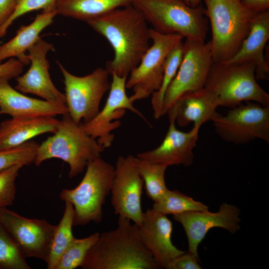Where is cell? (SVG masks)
Listing matches in <instances>:
<instances>
[{"mask_svg":"<svg viewBox=\"0 0 269 269\" xmlns=\"http://www.w3.org/2000/svg\"><path fill=\"white\" fill-rule=\"evenodd\" d=\"M64 78L66 105L68 115L77 124L86 123L100 111L101 100L110 90V74L106 69L97 68L91 73L78 76L69 72L57 61Z\"/></svg>","mask_w":269,"mask_h":269,"instance_id":"ba28073f","label":"cell"},{"mask_svg":"<svg viewBox=\"0 0 269 269\" xmlns=\"http://www.w3.org/2000/svg\"><path fill=\"white\" fill-rule=\"evenodd\" d=\"M59 120L53 117L11 118L0 124V150L18 146L33 137L53 134Z\"/></svg>","mask_w":269,"mask_h":269,"instance_id":"7402d4cb","label":"cell"},{"mask_svg":"<svg viewBox=\"0 0 269 269\" xmlns=\"http://www.w3.org/2000/svg\"><path fill=\"white\" fill-rule=\"evenodd\" d=\"M64 213L56 229L51 242L48 259L45 262L48 269H55L57 263L75 237L72 232L74 226V209L69 201H65Z\"/></svg>","mask_w":269,"mask_h":269,"instance_id":"d4e9b609","label":"cell"},{"mask_svg":"<svg viewBox=\"0 0 269 269\" xmlns=\"http://www.w3.org/2000/svg\"><path fill=\"white\" fill-rule=\"evenodd\" d=\"M105 149L84 131L81 123L76 124L67 114L53 135L39 144L34 163L39 166L48 159H61L69 165V177L72 178L81 174L89 161L101 157Z\"/></svg>","mask_w":269,"mask_h":269,"instance_id":"3957f363","label":"cell"},{"mask_svg":"<svg viewBox=\"0 0 269 269\" xmlns=\"http://www.w3.org/2000/svg\"><path fill=\"white\" fill-rule=\"evenodd\" d=\"M199 261V257L185 252L171 263L168 269H201Z\"/></svg>","mask_w":269,"mask_h":269,"instance_id":"836d02e7","label":"cell"},{"mask_svg":"<svg viewBox=\"0 0 269 269\" xmlns=\"http://www.w3.org/2000/svg\"><path fill=\"white\" fill-rule=\"evenodd\" d=\"M269 39V9L254 16L249 33L236 53L227 63H252L256 66L257 80L269 79V64L265 49Z\"/></svg>","mask_w":269,"mask_h":269,"instance_id":"d6986e66","label":"cell"},{"mask_svg":"<svg viewBox=\"0 0 269 269\" xmlns=\"http://www.w3.org/2000/svg\"><path fill=\"white\" fill-rule=\"evenodd\" d=\"M240 210L234 205L222 203L217 212L207 210L186 212L173 215L186 233L188 252L198 257V247L208 231L214 228H221L235 234L240 229Z\"/></svg>","mask_w":269,"mask_h":269,"instance_id":"2e32d148","label":"cell"},{"mask_svg":"<svg viewBox=\"0 0 269 269\" xmlns=\"http://www.w3.org/2000/svg\"><path fill=\"white\" fill-rule=\"evenodd\" d=\"M39 144L30 140L17 147L0 150V173L16 164L34 163Z\"/></svg>","mask_w":269,"mask_h":269,"instance_id":"4dcf8cb0","label":"cell"},{"mask_svg":"<svg viewBox=\"0 0 269 269\" xmlns=\"http://www.w3.org/2000/svg\"><path fill=\"white\" fill-rule=\"evenodd\" d=\"M54 45L39 39L27 51L30 63L27 71L16 77L15 89L23 94L39 96L49 102L66 106L64 93L59 91L51 80L47 55L54 50Z\"/></svg>","mask_w":269,"mask_h":269,"instance_id":"9a60e30c","label":"cell"},{"mask_svg":"<svg viewBox=\"0 0 269 269\" xmlns=\"http://www.w3.org/2000/svg\"><path fill=\"white\" fill-rule=\"evenodd\" d=\"M212 63L210 41L205 43L186 39L183 42L182 61L165 93L163 102L164 115L182 95L204 88Z\"/></svg>","mask_w":269,"mask_h":269,"instance_id":"8fae6325","label":"cell"},{"mask_svg":"<svg viewBox=\"0 0 269 269\" xmlns=\"http://www.w3.org/2000/svg\"><path fill=\"white\" fill-rule=\"evenodd\" d=\"M212 122L215 133L226 141L239 145L260 139L269 143V106L246 102Z\"/></svg>","mask_w":269,"mask_h":269,"instance_id":"30bf717a","label":"cell"},{"mask_svg":"<svg viewBox=\"0 0 269 269\" xmlns=\"http://www.w3.org/2000/svg\"><path fill=\"white\" fill-rule=\"evenodd\" d=\"M208 208L205 204L176 190H168L162 198L154 202L152 208L166 216L189 211H205Z\"/></svg>","mask_w":269,"mask_h":269,"instance_id":"83f0119b","label":"cell"},{"mask_svg":"<svg viewBox=\"0 0 269 269\" xmlns=\"http://www.w3.org/2000/svg\"><path fill=\"white\" fill-rule=\"evenodd\" d=\"M23 166L16 164L0 173V208L13 204L16 194L15 180Z\"/></svg>","mask_w":269,"mask_h":269,"instance_id":"1f68e13d","label":"cell"},{"mask_svg":"<svg viewBox=\"0 0 269 269\" xmlns=\"http://www.w3.org/2000/svg\"><path fill=\"white\" fill-rule=\"evenodd\" d=\"M7 77L0 78V115L11 118L53 117L68 114L66 106L28 97L12 88Z\"/></svg>","mask_w":269,"mask_h":269,"instance_id":"44dd1931","label":"cell"},{"mask_svg":"<svg viewBox=\"0 0 269 269\" xmlns=\"http://www.w3.org/2000/svg\"><path fill=\"white\" fill-rule=\"evenodd\" d=\"M153 29L162 34H179L186 39L205 41L208 19L201 3L193 7L184 0H134Z\"/></svg>","mask_w":269,"mask_h":269,"instance_id":"5b68a950","label":"cell"},{"mask_svg":"<svg viewBox=\"0 0 269 269\" xmlns=\"http://www.w3.org/2000/svg\"><path fill=\"white\" fill-rule=\"evenodd\" d=\"M100 233L74 238L60 258L55 269H74L80 267L87 253L98 240Z\"/></svg>","mask_w":269,"mask_h":269,"instance_id":"f1b7e54d","label":"cell"},{"mask_svg":"<svg viewBox=\"0 0 269 269\" xmlns=\"http://www.w3.org/2000/svg\"><path fill=\"white\" fill-rule=\"evenodd\" d=\"M149 35L152 44L126 81V88H132L134 91L130 97L133 103L149 97L159 89L166 58L172 48L184 38L179 34H162L152 28H149Z\"/></svg>","mask_w":269,"mask_h":269,"instance_id":"9c48e42d","label":"cell"},{"mask_svg":"<svg viewBox=\"0 0 269 269\" xmlns=\"http://www.w3.org/2000/svg\"><path fill=\"white\" fill-rule=\"evenodd\" d=\"M118 216L117 227L100 233L87 253L82 269H157L160 267L142 244L138 226Z\"/></svg>","mask_w":269,"mask_h":269,"instance_id":"7a4b0ae2","label":"cell"},{"mask_svg":"<svg viewBox=\"0 0 269 269\" xmlns=\"http://www.w3.org/2000/svg\"><path fill=\"white\" fill-rule=\"evenodd\" d=\"M57 0H16L15 10L9 19L0 27V38L6 34L13 22L21 16L32 11L55 8Z\"/></svg>","mask_w":269,"mask_h":269,"instance_id":"d6a6232c","label":"cell"},{"mask_svg":"<svg viewBox=\"0 0 269 269\" xmlns=\"http://www.w3.org/2000/svg\"><path fill=\"white\" fill-rule=\"evenodd\" d=\"M112 46L114 58L106 63L110 75L128 77L149 47L147 22L133 4L115 9L87 22Z\"/></svg>","mask_w":269,"mask_h":269,"instance_id":"6da1fadb","label":"cell"},{"mask_svg":"<svg viewBox=\"0 0 269 269\" xmlns=\"http://www.w3.org/2000/svg\"><path fill=\"white\" fill-rule=\"evenodd\" d=\"M25 259L0 223V269H30Z\"/></svg>","mask_w":269,"mask_h":269,"instance_id":"f546056e","label":"cell"},{"mask_svg":"<svg viewBox=\"0 0 269 269\" xmlns=\"http://www.w3.org/2000/svg\"><path fill=\"white\" fill-rule=\"evenodd\" d=\"M248 10L257 14L269 10V0H240Z\"/></svg>","mask_w":269,"mask_h":269,"instance_id":"8d00e7d4","label":"cell"},{"mask_svg":"<svg viewBox=\"0 0 269 269\" xmlns=\"http://www.w3.org/2000/svg\"><path fill=\"white\" fill-rule=\"evenodd\" d=\"M85 175L73 189H62L61 200L72 203L74 209V226L90 222L100 223L103 218V207L110 193L115 167L101 157L89 161Z\"/></svg>","mask_w":269,"mask_h":269,"instance_id":"8992f818","label":"cell"},{"mask_svg":"<svg viewBox=\"0 0 269 269\" xmlns=\"http://www.w3.org/2000/svg\"><path fill=\"white\" fill-rule=\"evenodd\" d=\"M216 96L212 91L203 88L188 92L180 96L167 110L168 118H174L178 126L185 127L193 123L200 128L220 114Z\"/></svg>","mask_w":269,"mask_h":269,"instance_id":"ffe728a7","label":"cell"},{"mask_svg":"<svg viewBox=\"0 0 269 269\" xmlns=\"http://www.w3.org/2000/svg\"><path fill=\"white\" fill-rule=\"evenodd\" d=\"M183 42L175 45L168 54L164 63L163 76L159 89L151 95V105L154 117L159 119L164 116L163 102L165 93L174 78L182 61Z\"/></svg>","mask_w":269,"mask_h":269,"instance_id":"4316f807","label":"cell"},{"mask_svg":"<svg viewBox=\"0 0 269 269\" xmlns=\"http://www.w3.org/2000/svg\"><path fill=\"white\" fill-rule=\"evenodd\" d=\"M138 228L142 244L160 268L168 269L171 263L185 252L173 245L172 223L166 215L149 208L143 212Z\"/></svg>","mask_w":269,"mask_h":269,"instance_id":"e0dca14e","label":"cell"},{"mask_svg":"<svg viewBox=\"0 0 269 269\" xmlns=\"http://www.w3.org/2000/svg\"><path fill=\"white\" fill-rule=\"evenodd\" d=\"M110 92L106 104L101 111L91 121L81 125L84 131L96 139L105 148L110 147L114 139L111 132L120 127L118 119L129 110L148 123L143 114L133 105L126 93L127 77L113 74Z\"/></svg>","mask_w":269,"mask_h":269,"instance_id":"5bb4252c","label":"cell"},{"mask_svg":"<svg viewBox=\"0 0 269 269\" xmlns=\"http://www.w3.org/2000/svg\"><path fill=\"white\" fill-rule=\"evenodd\" d=\"M143 186L135 157L119 156L110 192L112 205L116 215L129 219L138 227L143 214L141 204Z\"/></svg>","mask_w":269,"mask_h":269,"instance_id":"4fadbf2b","label":"cell"},{"mask_svg":"<svg viewBox=\"0 0 269 269\" xmlns=\"http://www.w3.org/2000/svg\"><path fill=\"white\" fill-rule=\"evenodd\" d=\"M204 1L212 29L213 62L227 61L239 49L256 14L245 8L240 0Z\"/></svg>","mask_w":269,"mask_h":269,"instance_id":"277c9868","label":"cell"},{"mask_svg":"<svg viewBox=\"0 0 269 269\" xmlns=\"http://www.w3.org/2000/svg\"><path fill=\"white\" fill-rule=\"evenodd\" d=\"M204 88L215 94L219 107L233 108L248 101L269 106V94L258 83L252 63L213 62Z\"/></svg>","mask_w":269,"mask_h":269,"instance_id":"52a82bcc","label":"cell"},{"mask_svg":"<svg viewBox=\"0 0 269 269\" xmlns=\"http://www.w3.org/2000/svg\"><path fill=\"white\" fill-rule=\"evenodd\" d=\"M134 0H57V15L86 22L115 9L132 4Z\"/></svg>","mask_w":269,"mask_h":269,"instance_id":"cb8c5ba5","label":"cell"},{"mask_svg":"<svg viewBox=\"0 0 269 269\" xmlns=\"http://www.w3.org/2000/svg\"><path fill=\"white\" fill-rule=\"evenodd\" d=\"M16 5V0H0V27L11 17Z\"/></svg>","mask_w":269,"mask_h":269,"instance_id":"d590c367","label":"cell"},{"mask_svg":"<svg viewBox=\"0 0 269 269\" xmlns=\"http://www.w3.org/2000/svg\"><path fill=\"white\" fill-rule=\"evenodd\" d=\"M0 223L25 258L46 262L56 225L45 219L25 217L7 207L0 208Z\"/></svg>","mask_w":269,"mask_h":269,"instance_id":"7c38bea8","label":"cell"},{"mask_svg":"<svg viewBox=\"0 0 269 269\" xmlns=\"http://www.w3.org/2000/svg\"><path fill=\"white\" fill-rule=\"evenodd\" d=\"M202 0H184L185 2L189 6L195 7L201 4Z\"/></svg>","mask_w":269,"mask_h":269,"instance_id":"74e56055","label":"cell"},{"mask_svg":"<svg viewBox=\"0 0 269 269\" xmlns=\"http://www.w3.org/2000/svg\"><path fill=\"white\" fill-rule=\"evenodd\" d=\"M138 172L143 181L146 194L154 202L162 198L167 192L165 181L166 165L150 163L135 157Z\"/></svg>","mask_w":269,"mask_h":269,"instance_id":"484cf974","label":"cell"},{"mask_svg":"<svg viewBox=\"0 0 269 269\" xmlns=\"http://www.w3.org/2000/svg\"><path fill=\"white\" fill-rule=\"evenodd\" d=\"M168 131L161 143L154 149L138 153L136 157L150 163L169 166H189L193 162V149L198 139L199 128L193 126L188 132L178 130L174 118H169Z\"/></svg>","mask_w":269,"mask_h":269,"instance_id":"ac0fdd59","label":"cell"},{"mask_svg":"<svg viewBox=\"0 0 269 269\" xmlns=\"http://www.w3.org/2000/svg\"><path fill=\"white\" fill-rule=\"evenodd\" d=\"M24 65L16 58L8 59L0 64V78L7 77L11 79L17 77L21 73Z\"/></svg>","mask_w":269,"mask_h":269,"instance_id":"e575fe53","label":"cell"},{"mask_svg":"<svg viewBox=\"0 0 269 269\" xmlns=\"http://www.w3.org/2000/svg\"><path fill=\"white\" fill-rule=\"evenodd\" d=\"M57 15L55 8L43 10L29 24L21 25L14 36L0 45V64L7 59L16 58L25 65L29 63L27 51L39 39L40 34L50 25Z\"/></svg>","mask_w":269,"mask_h":269,"instance_id":"603a6c76","label":"cell"}]
</instances>
